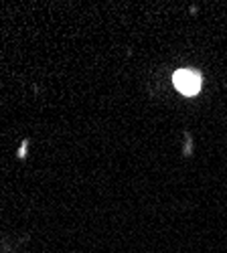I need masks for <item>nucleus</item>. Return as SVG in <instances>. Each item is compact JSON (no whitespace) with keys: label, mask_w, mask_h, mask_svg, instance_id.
Wrapping results in <instances>:
<instances>
[{"label":"nucleus","mask_w":227,"mask_h":253,"mask_svg":"<svg viewBox=\"0 0 227 253\" xmlns=\"http://www.w3.org/2000/svg\"><path fill=\"white\" fill-rule=\"evenodd\" d=\"M175 87L182 93V95H195L201 87V77L189 69H182L175 73Z\"/></svg>","instance_id":"nucleus-1"}]
</instances>
